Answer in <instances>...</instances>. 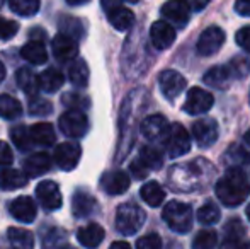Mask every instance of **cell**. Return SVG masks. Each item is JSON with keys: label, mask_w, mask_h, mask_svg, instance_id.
<instances>
[{"label": "cell", "mask_w": 250, "mask_h": 249, "mask_svg": "<svg viewBox=\"0 0 250 249\" xmlns=\"http://www.w3.org/2000/svg\"><path fill=\"white\" fill-rule=\"evenodd\" d=\"M7 237L9 243L12 244L14 249H33L34 248V236L27 229H21V227H10L7 230Z\"/></svg>", "instance_id": "29"}, {"label": "cell", "mask_w": 250, "mask_h": 249, "mask_svg": "<svg viewBox=\"0 0 250 249\" xmlns=\"http://www.w3.org/2000/svg\"><path fill=\"white\" fill-rule=\"evenodd\" d=\"M107 21L112 24V27L118 31H128L135 24V14L126 7H118V9L107 12Z\"/></svg>", "instance_id": "24"}, {"label": "cell", "mask_w": 250, "mask_h": 249, "mask_svg": "<svg viewBox=\"0 0 250 249\" xmlns=\"http://www.w3.org/2000/svg\"><path fill=\"white\" fill-rule=\"evenodd\" d=\"M221 219V212L214 203H206L198 210V220L203 226H214Z\"/></svg>", "instance_id": "37"}, {"label": "cell", "mask_w": 250, "mask_h": 249, "mask_svg": "<svg viewBox=\"0 0 250 249\" xmlns=\"http://www.w3.org/2000/svg\"><path fill=\"white\" fill-rule=\"evenodd\" d=\"M29 178L17 169H2L0 171V189L12 191V189L22 188L27 184Z\"/></svg>", "instance_id": "25"}, {"label": "cell", "mask_w": 250, "mask_h": 249, "mask_svg": "<svg viewBox=\"0 0 250 249\" xmlns=\"http://www.w3.org/2000/svg\"><path fill=\"white\" fill-rule=\"evenodd\" d=\"M90 0H66L68 5H83V3H89Z\"/></svg>", "instance_id": "49"}, {"label": "cell", "mask_w": 250, "mask_h": 249, "mask_svg": "<svg viewBox=\"0 0 250 249\" xmlns=\"http://www.w3.org/2000/svg\"><path fill=\"white\" fill-rule=\"evenodd\" d=\"M29 113L33 116H46V114L51 113V104L43 99H34L29 104Z\"/></svg>", "instance_id": "41"}, {"label": "cell", "mask_w": 250, "mask_h": 249, "mask_svg": "<svg viewBox=\"0 0 250 249\" xmlns=\"http://www.w3.org/2000/svg\"><path fill=\"white\" fill-rule=\"evenodd\" d=\"M245 213H247V219L250 220V203L247 205V210H245Z\"/></svg>", "instance_id": "52"}, {"label": "cell", "mask_w": 250, "mask_h": 249, "mask_svg": "<svg viewBox=\"0 0 250 249\" xmlns=\"http://www.w3.org/2000/svg\"><path fill=\"white\" fill-rule=\"evenodd\" d=\"M104 229L99 224H87V226L80 227L79 232H77V239L87 249H96L101 246V243L104 241Z\"/></svg>", "instance_id": "19"}, {"label": "cell", "mask_w": 250, "mask_h": 249, "mask_svg": "<svg viewBox=\"0 0 250 249\" xmlns=\"http://www.w3.org/2000/svg\"><path fill=\"white\" fill-rule=\"evenodd\" d=\"M22 113V106L16 97L9 94H0V118L3 120H16Z\"/></svg>", "instance_id": "33"}, {"label": "cell", "mask_w": 250, "mask_h": 249, "mask_svg": "<svg viewBox=\"0 0 250 249\" xmlns=\"http://www.w3.org/2000/svg\"><path fill=\"white\" fill-rule=\"evenodd\" d=\"M17 86L24 94L29 97H36L38 91H40V82H38V75L29 68H21L16 75Z\"/></svg>", "instance_id": "27"}, {"label": "cell", "mask_w": 250, "mask_h": 249, "mask_svg": "<svg viewBox=\"0 0 250 249\" xmlns=\"http://www.w3.org/2000/svg\"><path fill=\"white\" fill-rule=\"evenodd\" d=\"M167 118L162 116V114H151V116H146L145 120L140 123V132L145 136L148 142L151 143H158L164 142L165 135H167L168 130Z\"/></svg>", "instance_id": "12"}, {"label": "cell", "mask_w": 250, "mask_h": 249, "mask_svg": "<svg viewBox=\"0 0 250 249\" xmlns=\"http://www.w3.org/2000/svg\"><path fill=\"white\" fill-rule=\"evenodd\" d=\"M218 135H220V128L216 121L211 118H201L192 125V136L201 149H208L213 143H216Z\"/></svg>", "instance_id": "11"}, {"label": "cell", "mask_w": 250, "mask_h": 249, "mask_svg": "<svg viewBox=\"0 0 250 249\" xmlns=\"http://www.w3.org/2000/svg\"><path fill=\"white\" fill-rule=\"evenodd\" d=\"M10 138H12L14 145L17 147L19 150H22V152H26V150L33 149V138H31V132L27 126H16V128L10 130Z\"/></svg>", "instance_id": "34"}, {"label": "cell", "mask_w": 250, "mask_h": 249, "mask_svg": "<svg viewBox=\"0 0 250 249\" xmlns=\"http://www.w3.org/2000/svg\"><path fill=\"white\" fill-rule=\"evenodd\" d=\"M162 219L174 232L186 234L192 227V208L188 203L172 200L162 210Z\"/></svg>", "instance_id": "3"}, {"label": "cell", "mask_w": 250, "mask_h": 249, "mask_svg": "<svg viewBox=\"0 0 250 249\" xmlns=\"http://www.w3.org/2000/svg\"><path fill=\"white\" fill-rule=\"evenodd\" d=\"M129 171H131V174L136 178V180H145V178L148 176V173H150V171L145 167V164H143L138 157H136V159L129 164Z\"/></svg>", "instance_id": "44"}, {"label": "cell", "mask_w": 250, "mask_h": 249, "mask_svg": "<svg viewBox=\"0 0 250 249\" xmlns=\"http://www.w3.org/2000/svg\"><path fill=\"white\" fill-rule=\"evenodd\" d=\"M38 82H40V89H43L44 92H56L63 86L65 79H63V73L60 70L48 68L41 75H38Z\"/></svg>", "instance_id": "30"}, {"label": "cell", "mask_w": 250, "mask_h": 249, "mask_svg": "<svg viewBox=\"0 0 250 249\" xmlns=\"http://www.w3.org/2000/svg\"><path fill=\"white\" fill-rule=\"evenodd\" d=\"M146 220V213L136 203H123L116 212V229L123 236H133L143 227Z\"/></svg>", "instance_id": "4"}, {"label": "cell", "mask_w": 250, "mask_h": 249, "mask_svg": "<svg viewBox=\"0 0 250 249\" xmlns=\"http://www.w3.org/2000/svg\"><path fill=\"white\" fill-rule=\"evenodd\" d=\"M3 2H5V0H0V7H2V5H3Z\"/></svg>", "instance_id": "54"}, {"label": "cell", "mask_w": 250, "mask_h": 249, "mask_svg": "<svg viewBox=\"0 0 250 249\" xmlns=\"http://www.w3.org/2000/svg\"><path fill=\"white\" fill-rule=\"evenodd\" d=\"M89 67L87 63L82 60V58H77V60L72 62L68 68V77H70V82L73 84L75 87H87L89 84Z\"/></svg>", "instance_id": "31"}, {"label": "cell", "mask_w": 250, "mask_h": 249, "mask_svg": "<svg viewBox=\"0 0 250 249\" xmlns=\"http://www.w3.org/2000/svg\"><path fill=\"white\" fill-rule=\"evenodd\" d=\"M51 48H53V55L58 62L66 63L77 57L79 53V45L73 38L65 36V34L60 33L58 36L53 38L51 41Z\"/></svg>", "instance_id": "17"}, {"label": "cell", "mask_w": 250, "mask_h": 249, "mask_svg": "<svg viewBox=\"0 0 250 249\" xmlns=\"http://www.w3.org/2000/svg\"><path fill=\"white\" fill-rule=\"evenodd\" d=\"M129 184H131V180L129 176L125 173V171H109L102 176L101 180V186L107 195H123V193L128 191Z\"/></svg>", "instance_id": "16"}, {"label": "cell", "mask_w": 250, "mask_h": 249, "mask_svg": "<svg viewBox=\"0 0 250 249\" xmlns=\"http://www.w3.org/2000/svg\"><path fill=\"white\" fill-rule=\"evenodd\" d=\"M186 5L189 7V10H194V12H199V10L206 9L209 0H182Z\"/></svg>", "instance_id": "46"}, {"label": "cell", "mask_w": 250, "mask_h": 249, "mask_svg": "<svg viewBox=\"0 0 250 249\" xmlns=\"http://www.w3.org/2000/svg\"><path fill=\"white\" fill-rule=\"evenodd\" d=\"M235 40H237V45L242 50L250 53V26L240 27L237 31V34H235Z\"/></svg>", "instance_id": "42"}, {"label": "cell", "mask_w": 250, "mask_h": 249, "mask_svg": "<svg viewBox=\"0 0 250 249\" xmlns=\"http://www.w3.org/2000/svg\"><path fill=\"white\" fill-rule=\"evenodd\" d=\"M21 57L33 65H43L48 60L46 48L41 41H29L21 48Z\"/></svg>", "instance_id": "23"}, {"label": "cell", "mask_w": 250, "mask_h": 249, "mask_svg": "<svg viewBox=\"0 0 250 249\" xmlns=\"http://www.w3.org/2000/svg\"><path fill=\"white\" fill-rule=\"evenodd\" d=\"M216 196L225 206H238L247 200L250 183L240 167H230L216 183Z\"/></svg>", "instance_id": "2"}, {"label": "cell", "mask_w": 250, "mask_h": 249, "mask_svg": "<svg viewBox=\"0 0 250 249\" xmlns=\"http://www.w3.org/2000/svg\"><path fill=\"white\" fill-rule=\"evenodd\" d=\"M235 12L244 17H250V0H237L235 2Z\"/></svg>", "instance_id": "45"}, {"label": "cell", "mask_w": 250, "mask_h": 249, "mask_svg": "<svg viewBox=\"0 0 250 249\" xmlns=\"http://www.w3.org/2000/svg\"><path fill=\"white\" fill-rule=\"evenodd\" d=\"M138 159L142 160L143 164H145V167H146L148 171H157V169H160L162 164H164V156H162L160 149H157V147H153V145H145V147H142Z\"/></svg>", "instance_id": "32"}, {"label": "cell", "mask_w": 250, "mask_h": 249, "mask_svg": "<svg viewBox=\"0 0 250 249\" xmlns=\"http://www.w3.org/2000/svg\"><path fill=\"white\" fill-rule=\"evenodd\" d=\"M10 215L16 220L24 224H29L36 219V203L29 198V196H19L16 198L9 206Z\"/></svg>", "instance_id": "18"}, {"label": "cell", "mask_w": 250, "mask_h": 249, "mask_svg": "<svg viewBox=\"0 0 250 249\" xmlns=\"http://www.w3.org/2000/svg\"><path fill=\"white\" fill-rule=\"evenodd\" d=\"M101 5L105 12H111V10H114L123 5V0H101Z\"/></svg>", "instance_id": "47"}, {"label": "cell", "mask_w": 250, "mask_h": 249, "mask_svg": "<svg viewBox=\"0 0 250 249\" xmlns=\"http://www.w3.org/2000/svg\"><path fill=\"white\" fill-rule=\"evenodd\" d=\"M162 143L167 149L168 157L177 159V157H182L189 152V149H191V135L181 123H172L168 126L167 135H165Z\"/></svg>", "instance_id": "5"}, {"label": "cell", "mask_w": 250, "mask_h": 249, "mask_svg": "<svg viewBox=\"0 0 250 249\" xmlns=\"http://www.w3.org/2000/svg\"><path fill=\"white\" fill-rule=\"evenodd\" d=\"M214 97L208 91L201 89V87H192L189 89L188 97L184 103V111L191 116H198V114L208 113L213 108Z\"/></svg>", "instance_id": "8"}, {"label": "cell", "mask_w": 250, "mask_h": 249, "mask_svg": "<svg viewBox=\"0 0 250 249\" xmlns=\"http://www.w3.org/2000/svg\"><path fill=\"white\" fill-rule=\"evenodd\" d=\"M225 43V31L218 26H209L201 33L196 50L203 57H211V55L218 53Z\"/></svg>", "instance_id": "7"}, {"label": "cell", "mask_w": 250, "mask_h": 249, "mask_svg": "<svg viewBox=\"0 0 250 249\" xmlns=\"http://www.w3.org/2000/svg\"><path fill=\"white\" fill-rule=\"evenodd\" d=\"M146 91L145 89H135L126 96L125 103L121 106V114H119V142H118V154L116 159L123 160L131 150L135 143L136 128H138V116L142 106L145 103Z\"/></svg>", "instance_id": "1"}, {"label": "cell", "mask_w": 250, "mask_h": 249, "mask_svg": "<svg viewBox=\"0 0 250 249\" xmlns=\"http://www.w3.org/2000/svg\"><path fill=\"white\" fill-rule=\"evenodd\" d=\"M58 126L63 135L72 136V138H82L89 132V120L79 110H70L60 116Z\"/></svg>", "instance_id": "6"}, {"label": "cell", "mask_w": 250, "mask_h": 249, "mask_svg": "<svg viewBox=\"0 0 250 249\" xmlns=\"http://www.w3.org/2000/svg\"><path fill=\"white\" fill-rule=\"evenodd\" d=\"M150 40L157 50H167L175 41V27L165 21H157L150 27Z\"/></svg>", "instance_id": "14"}, {"label": "cell", "mask_w": 250, "mask_h": 249, "mask_svg": "<svg viewBox=\"0 0 250 249\" xmlns=\"http://www.w3.org/2000/svg\"><path fill=\"white\" fill-rule=\"evenodd\" d=\"M136 249H162V237L158 234H146L136 241Z\"/></svg>", "instance_id": "39"}, {"label": "cell", "mask_w": 250, "mask_h": 249, "mask_svg": "<svg viewBox=\"0 0 250 249\" xmlns=\"http://www.w3.org/2000/svg\"><path fill=\"white\" fill-rule=\"evenodd\" d=\"M17 31H19V24L14 23V21L0 17V40L2 41L10 40L12 36H16Z\"/></svg>", "instance_id": "40"}, {"label": "cell", "mask_w": 250, "mask_h": 249, "mask_svg": "<svg viewBox=\"0 0 250 249\" xmlns=\"http://www.w3.org/2000/svg\"><path fill=\"white\" fill-rule=\"evenodd\" d=\"M62 249H77V248H73V246H68V244H65V246H62Z\"/></svg>", "instance_id": "53"}, {"label": "cell", "mask_w": 250, "mask_h": 249, "mask_svg": "<svg viewBox=\"0 0 250 249\" xmlns=\"http://www.w3.org/2000/svg\"><path fill=\"white\" fill-rule=\"evenodd\" d=\"M31 138H33L34 145H41V147H50L56 142V135H55V128L50 123H36L34 126H31Z\"/></svg>", "instance_id": "26"}, {"label": "cell", "mask_w": 250, "mask_h": 249, "mask_svg": "<svg viewBox=\"0 0 250 249\" xmlns=\"http://www.w3.org/2000/svg\"><path fill=\"white\" fill-rule=\"evenodd\" d=\"M97 202L92 195H89L83 189H79V191L73 193L72 198V212L77 219H83V217L90 215V213L96 210Z\"/></svg>", "instance_id": "21"}, {"label": "cell", "mask_w": 250, "mask_h": 249, "mask_svg": "<svg viewBox=\"0 0 250 249\" xmlns=\"http://www.w3.org/2000/svg\"><path fill=\"white\" fill-rule=\"evenodd\" d=\"M10 9L22 17H31L40 10V0H7Z\"/></svg>", "instance_id": "36"}, {"label": "cell", "mask_w": 250, "mask_h": 249, "mask_svg": "<svg viewBox=\"0 0 250 249\" xmlns=\"http://www.w3.org/2000/svg\"><path fill=\"white\" fill-rule=\"evenodd\" d=\"M244 142L247 143V147H249V149H250V130H249L247 133H245V136H244Z\"/></svg>", "instance_id": "51"}, {"label": "cell", "mask_w": 250, "mask_h": 249, "mask_svg": "<svg viewBox=\"0 0 250 249\" xmlns=\"http://www.w3.org/2000/svg\"><path fill=\"white\" fill-rule=\"evenodd\" d=\"M82 157V149L79 143L63 142L55 149V162L62 171H73L79 166V160Z\"/></svg>", "instance_id": "9"}, {"label": "cell", "mask_w": 250, "mask_h": 249, "mask_svg": "<svg viewBox=\"0 0 250 249\" xmlns=\"http://www.w3.org/2000/svg\"><path fill=\"white\" fill-rule=\"evenodd\" d=\"M231 72L227 65H216L211 67L206 73H204V84L214 89H227L231 82Z\"/></svg>", "instance_id": "22"}, {"label": "cell", "mask_w": 250, "mask_h": 249, "mask_svg": "<svg viewBox=\"0 0 250 249\" xmlns=\"http://www.w3.org/2000/svg\"><path fill=\"white\" fill-rule=\"evenodd\" d=\"M188 80L175 70H164L158 75V86H160L162 94L165 96V99L174 101L175 97H179L182 94V91L186 89Z\"/></svg>", "instance_id": "10"}, {"label": "cell", "mask_w": 250, "mask_h": 249, "mask_svg": "<svg viewBox=\"0 0 250 249\" xmlns=\"http://www.w3.org/2000/svg\"><path fill=\"white\" fill-rule=\"evenodd\" d=\"M5 79V67L2 65V62H0V82Z\"/></svg>", "instance_id": "50"}, {"label": "cell", "mask_w": 250, "mask_h": 249, "mask_svg": "<svg viewBox=\"0 0 250 249\" xmlns=\"http://www.w3.org/2000/svg\"><path fill=\"white\" fill-rule=\"evenodd\" d=\"M140 196L142 200L150 206H160L165 200V189L157 183V181H148L140 189Z\"/></svg>", "instance_id": "28"}, {"label": "cell", "mask_w": 250, "mask_h": 249, "mask_svg": "<svg viewBox=\"0 0 250 249\" xmlns=\"http://www.w3.org/2000/svg\"><path fill=\"white\" fill-rule=\"evenodd\" d=\"M218 243V234L214 230H201L192 239V249H213Z\"/></svg>", "instance_id": "38"}, {"label": "cell", "mask_w": 250, "mask_h": 249, "mask_svg": "<svg viewBox=\"0 0 250 249\" xmlns=\"http://www.w3.org/2000/svg\"><path fill=\"white\" fill-rule=\"evenodd\" d=\"M109 249H131V246L128 243H125V241H116V243L111 244Z\"/></svg>", "instance_id": "48"}, {"label": "cell", "mask_w": 250, "mask_h": 249, "mask_svg": "<svg viewBox=\"0 0 250 249\" xmlns=\"http://www.w3.org/2000/svg\"><path fill=\"white\" fill-rule=\"evenodd\" d=\"M14 160L12 149L9 147V143H5L3 140H0V167L10 166Z\"/></svg>", "instance_id": "43"}, {"label": "cell", "mask_w": 250, "mask_h": 249, "mask_svg": "<svg viewBox=\"0 0 250 249\" xmlns=\"http://www.w3.org/2000/svg\"><path fill=\"white\" fill-rule=\"evenodd\" d=\"M162 16L170 26L184 27L191 19V10L182 0H168L162 5Z\"/></svg>", "instance_id": "13"}, {"label": "cell", "mask_w": 250, "mask_h": 249, "mask_svg": "<svg viewBox=\"0 0 250 249\" xmlns=\"http://www.w3.org/2000/svg\"><path fill=\"white\" fill-rule=\"evenodd\" d=\"M58 26L62 29V34L73 38L75 41L83 36V24L79 19H75V17H68V16L62 17Z\"/></svg>", "instance_id": "35"}, {"label": "cell", "mask_w": 250, "mask_h": 249, "mask_svg": "<svg viewBox=\"0 0 250 249\" xmlns=\"http://www.w3.org/2000/svg\"><path fill=\"white\" fill-rule=\"evenodd\" d=\"M129 2H138V0H129Z\"/></svg>", "instance_id": "55"}, {"label": "cell", "mask_w": 250, "mask_h": 249, "mask_svg": "<svg viewBox=\"0 0 250 249\" xmlns=\"http://www.w3.org/2000/svg\"><path fill=\"white\" fill-rule=\"evenodd\" d=\"M51 159L48 154L40 152V154H33L24 160V174L27 178H38L43 176L44 173L51 169Z\"/></svg>", "instance_id": "20"}, {"label": "cell", "mask_w": 250, "mask_h": 249, "mask_svg": "<svg viewBox=\"0 0 250 249\" xmlns=\"http://www.w3.org/2000/svg\"><path fill=\"white\" fill-rule=\"evenodd\" d=\"M36 196L41 206L46 210H58L63 203L62 191L55 181H43L36 186Z\"/></svg>", "instance_id": "15"}]
</instances>
